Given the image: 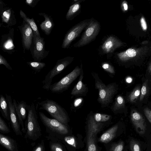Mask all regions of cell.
I'll list each match as a JSON object with an SVG mask.
<instances>
[{"label": "cell", "instance_id": "9", "mask_svg": "<svg viewBox=\"0 0 151 151\" xmlns=\"http://www.w3.org/2000/svg\"><path fill=\"white\" fill-rule=\"evenodd\" d=\"M91 19H85L73 27L66 34L63 40L62 47L68 48L71 42L76 38L88 25Z\"/></svg>", "mask_w": 151, "mask_h": 151}, {"label": "cell", "instance_id": "34", "mask_svg": "<svg viewBox=\"0 0 151 151\" xmlns=\"http://www.w3.org/2000/svg\"><path fill=\"white\" fill-rule=\"evenodd\" d=\"M64 141L68 145L76 147V143L75 138L72 136H66L64 138Z\"/></svg>", "mask_w": 151, "mask_h": 151}, {"label": "cell", "instance_id": "43", "mask_svg": "<svg viewBox=\"0 0 151 151\" xmlns=\"http://www.w3.org/2000/svg\"><path fill=\"white\" fill-rule=\"evenodd\" d=\"M124 9L125 10H127L128 9V6L127 4L124 3L123 4Z\"/></svg>", "mask_w": 151, "mask_h": 151}, {"label": "cell", "instance_id": "18", "mask_svg": "<svg viewBox=\"0 0 151 151\" xmlns=\"http://www.w3.org/2000/svg\"><path fill=\"white\" fill-rule=\"evenodd\" d=\"M0 144L9 151H18L16 141L13 139L0 134Z\"/></svg>", "mask_w": 151, "mask_h": 151}, {"label": "cell", "instance_id": "12", "mask_svg": "<svg viewBox=\"0 0 151 151\" xmlns=\"http://www.w3.org/2000/svg\"><path fill=\"white\" fill-rule=\"evenodd\" d=\"M6 98L9 106L10 121L12 129L16 135H22V133L20 128V125L12 97L10 95L6 94Z\"/></svg>", "mask_w": 151, "mask_h": 151}, {"label": "cell", "instance_id": "36", "mask_svg": "<svg viewBox=\"0 0 151 151\" xmlns=\"http://www.w3.org/2000/svg\"><path fill=\"white\" fill-rule=\"evenodd\" d=\"M50 148L52 151H63L61 145L57 143H52L50 145Z\"/></svg>", "mask_w": 151, "mask_h": 151}, {"label": "cell", "instance_id": "15", "mask_svg": "<svg viewBox=\"0 0 151 151\" xmlns=\"http://www.w3.org/2000/svg\"><path fill=\"white\" fill-rule=\"evenodd\" d=\"M15 108L17 114L19 122L22 127V130L24 133L26 132L23 120L27 116L28 105L24 101H22L18 103L14 99L13 100Z\"/></svg>", "mask_w": 151, "mask_h": 151}, {"label": "cell", "instance_id": "35", "mask_svg": "<svg viewBox=\"0 0 151 151\" xmlns=\"http://www.w3.org/2000/svg\"><path fill=\"white\" fill-rule=\"evenodd\" d=\"M3 65L8 69L12 70V69L6 60L1 55H0V65Z\"/></svg>", "mask_w": 151, "mask_h": 151}, {"label": "cell", "instance_id": "41", "mask_svg": "<svg viewBox=\"0 0 151 151\" xmlns=\"http://www.w3.org/2000/svg\"><path fill=\"white\" fill-rule=\"evenodd\" d=\"M141 27L143 30H146L147 29V25L145 20L143 17H142L140 19Z\"/></svg>", "mask_w": 151, "mask_h": 151}, {"label": "cell", "instance_id": "20", "mask_svg": "<svg viewBox=\"0 0 151 151\" xmlns=\"http://www.w3.org/2000/svg\"><path fill=\"white\" fill-rule=\"evenodd\" d=\"M39 14L43 16L45 19L40 24V27L46 35H49L54 26L53 21L51 17L44 13H40Z\"/></svg>", "mask_w": 151, "mask_h": 151}, {"label": "cell", "instance_id": "2", "mask_svg": "<svg viewBox=\"0 0 151 151\" xmlns=\"http://www.w3.org/2000/svg\"><path fill=\"white\" fill-rule=\"evenodd\" d=\"M39 110L46 111L54 119L66 124L68 121V114L65 109L55 101L48 99L38 102Z\"/></svg>", "mask_w": 151, "mask_h": 151}, {"label": "cell", "instance_id": "44", "mask_svg": "<svg viewBox=\"0 0 151 151\" xmlns=\"http://www.w3.org/2000/svg\"><path fill=\"white\" fill-rule=\"evenodd\" d=\"M149 73L151 75V65H150L149 68Z\"/></svg>", "mask_w": 151, "mask_h": 151}, {"label": "cell", "instance_id": "22", "mask_svg": "<svg viewBox=\"0 0 151 151\" xmlns=\"http://www.w3.org/2000/svg\"><path fill=\"white\" fill-rule=\"evenodd\" d=\"M0 111L3 116L8 121L10 120L9 109L6 98L1 94L0 96Z\"/></svg>", "mask_w": 151, "mask_h": 151}, {"label": "cell", "instance_id": "21", "mask_svg": "<svg viewBox=\"0 0 151 151\" xmlns=\"http://www.w3.org/2000/svg\"><path fill=\"white\" fill-rule=\"evenodd\" d=\"M118 127L116 125L109 129L101 135L99 141L105 143L109 142L115 137Z\"/></svg>", "mask_w": 151, "mask_h": 151}, {"label": "cell", "instance_id": "42", "mask_svg": "<svg viewBox=\"0 0 151 151\" xmlns=\"http://www.w3.org/2000/svg\"><path fill=\"white\" fill-rule=\"evenodd\" d=\"M132 79L130 77H128L126 79V81L127 82L129 83L131 82L132 81Z\"/></svg>", "mask_w": 151, "mask_h": 151}, {"label": "cell", "instance_id": "37", "mask_svg": "<svg viewBox=\"0 0 151 151\" xmlns=\"http://www.w3.org/2000/svg\"><path fill=\"white\" fill-rule=\"evenodd\" d=\"M45 147L43 140H42L40 143L35 147L32 151H45Z\"/></svg>", "mask_w": 151, "mask_h": 151}, {"label": "cell", "instance_id": "8", "mask_svg": "<svg viewBox=\"0 0 151 151\" xmlns=\"http://www.w3.org/2000/svg\"><path fill=\"white\" fill-rule=\"evenodd\" d=\"M39 115L42 122L47 129L59 134L68 133V130L65 124L54 119L48 117L42 112H39Z\"/></svg>", "mask_w": 151, "mask_h": 151}, {"label": "cell", "instance_id": "13", "mask_svg": "<svg viewBox=\"0 0 151 151\" xmlns=\"http://www.w3.org/2000/svg\"><path fill=\"white\" fill-rule=\"evenodd\" d=\"M22 34V42L24 50H29L32 43L34 33L30 25L23 20V24L20 28Z\"/></svg>", "mask_w": 151, "mask_h": 151}, {"label": "cell", "instance_id": "10", "mask_svg": "<svg viewBox=\"0 0 151 151\" xmlns=\"http://www.w3.org/2000/svg\"><path fill=\"white\" fill-rule=\"evenodd\" d=\"M33 39L34 47L33 58L34 61L40 62L46 57L49 51L45 50V43L43 37H38L34 34Z\"/></svg>", "mask_w": 151, "mask_h": 151}, {"label": "cell", "instance_id": "16", "mask_svg": "<svg viewBox=\"0 0 151 151\" xmlns=\"http://www.w3.org/2000/svg\"><path fill=\"white\" fill-rule=\"evenodd\" d=\"M122 45V42L113 36L109 37L101 46L103 52L105 53L113 52Z\"/></svg>", "mask_w": 151, "mask_h": 151}, {"label": "cell", "instance_id": "19", "mask_svg": "<svg viewBox=\"0 0 151 151\" xmlns=\"http://www.w3.org/2000/svg\"><path fill=\"white\" fill-rule=\"evenodd\" d=\"M13 30L9 33L3 35L2 38L1 45L2 50L9 53V52H12V50H13L14 48L12 39L13 34L12 35V33L14 32Z\"/></svg>", "mask_w": 151, "mask_h": 151}, {"label": "cell", "instance_id": "30", "mask_svg": "<svg viewBox=\"0 0 151 151\" xmlns=\"http://www.w3.org/2000/svg\"><path fill=\"white\" fill-rule=\"evenodd\" d=\"M0 131L3 133H8L10 132V130L5 122L0 116Z\"/></svg>", "mask_w": 151, "mask_h": 151}, {"label": "cell", "instance_id": "11", "mask_svg": "<svg viewBox=\"0 0 151 151\" xmlns=\"http://www.w3.org/2000/svg\"><path fill=\"white\" fill-rule=\"evenodd\" d=\"M0 15L2 20V24L5 26L9 27L16 24L14 12L12 8L7 6L1 1L0 2Z\"/></svg>", "mask_w": 151, "mask_h": 151}, {"label": "cell", "instance_id": "28", "mask_svg": "<svg viewBox=\"0 0 151 151\" xmlns=\"http://www.w3.org/2000/svg\"><path fill=\"white\" fill-rule=\"evenodd\" d=\"M140 86L136 87L131 92L128 96L129 101L132 103H135L140 97L141 92Z\"/></svg>", "mask_w": 151, "mask_h": 151}, {"label": "cell", "instance_id": "31", "mask_svg": "<svg viewBox=\"0 0 151 151\" xmlns=\"http://www.w3.org/2000/svg\"><path fill=\"white\" fill-rule=\"evenodd\" d=\"M148 80H146L143 83L141 89L140 94L139 97V101H142L147 93Z\"/></svg>", "mask_w": 151, "mask_h": 151}, {"label": "cell", "instance_id": "14", "mask_svg": "<svg viewBox=\"0 0 151 151\" xmlns=\"http://www.w3.org/2000/svg\"><path fill=\"white\" fill-rule=\"evenodd\" d=\"M130 117L136 132L141 134H144L146 129V123L142 115L136 110H132L131 112Z\"/></svg>", "mask_w": 151, "mask_h": 151}, {"label": "cell", "instance_id": "26", "mask_svg": "<svg viewBox=\"0 0 151 151\" xmlns=\"http://www.w3.org/2000/svg\"><path fill=\"white\" fill-rule=\"evenodd\" d=\"M125 101L123 97L121 95L118 96L116 98L112 109L115 111L124 107Z\"/></svg>", "mask_w": 151, "mask_h": 151}, {"label": "cell", "instance_id": "1", "mask_svg": "<svg viewBox=\"0 0 151 151\" xmlns=\"http://www.w3.org/2000/svg\"><path fill=\"white\" fill-rule=\"evenodd\" d=\"M27 112V119L25 123L26 131L25 137L35 141L40 137L42 134L36 109L34 103L28 105Z\"/></svg>", "mask_w": 151, "mask_h": 151}, {"label": "cell", "instance_id": "6", "mask_svg": "<svg viewBox=\"0 0 151 151\" xmlns=\"http://www.w3.org/2000/svg\"><path fill=\"white\" fill-rule=\"evenodd\" d=\"M74 57H67L58 60L54 67L46 75L42 81V88L49 91L53 78L60 74L73 61Z\"/></svg>", "mask_w": 151, "mask_h": 151}, {"label": "cell", "instance_id": "29", "mask_svg": "<svg viewBox=\"0 0 151 151\" xmlns=\"http://www.w3.org/2000/svg\"><path fill=\"white\" fill-rule=\"evenodd\" d=\"M93 117L96 122H101L108 121L110 119L111 116L106 114L97 113L94 114Z\"/></svg>", "mask_w": 151, "mask_h": 151}, {"label": "cell", "instance_id": "24", "mask_svg": "<svg viewBox=\"0 0 151 151\" xmlns=\"http://www.w3.org/2000/svg\"><path fill=\"white\" fill-rule=\"evenodd\" d=\"M81 7L80 2H77L69 7V9L66 15L67 20L72 19L77 13L79 11Z\"/></svg>", "mask_w": 151, "mask_h": 151}, {"label": "cell", "instance_id": "5", "mask_svg": "<svg viewBox=\"0 0 151 151\" xmlns=\"http://www.w3.org/2000/svg\"><path fill=\"white\" fill-rule=\"evenodd\" d=\"M86 28L80 39L73 45L74 47H83L93 40L100 31V25L97 20L91 19Z\"/></svg>", "mask_w": 151, "mask_h": 151}, {"label": "cell", "instance_id": "4", "mask_svg": "<svg viewBox=\"0 0 151 151\" xmlns=\"http://www.w3.org/2000/svg\"><path fill=\"white\" fill-rule=\"evenodd\" d=\"M81 67L76 66L70 73L59 81L51 84L49 90L52 93H62L66 90L71 83L80 75Z\"/></svg>", "mask_w": 151, "mask_h": 151}, {"label": "cell", "instance_id": "17", "mask_svg": "<svg viewBox=\"0 0 151 151\" xmlns=\"http://www.w3.org/2000/svg\"><path fill=\"white\" fill-rule=\"evenodd\" d=\"M81 72L78 82L74 86L71 93V94L73 96L83 94L84 93H86L87 89L86 85L82 81L83 78V72L82 64L81 65Z\"/></svg>", "mask_w": 151, "mask_h": 151}, {"label": "cell", "instance_id": "23", "mask_svg": "<svg viewBox=\"0 0 151 151\" xmlns=\"http://www.w3.org/2000/svg\"><path fill=\"white\" fill-rule=\"evenodd\" d=\"M20 14L23 20L27 23L31 27L33 31L34 34L38 37H41L38 28L34 19L33 18L30 19L27 17L24 13L22 10L20 11Z\"/></svg>", "mask_w": 151, "mask_h": 151}, {"label": "cell", "instance_id": "32", "mask_svg": "<svg viewBox=\"0 0 151 151\" xmlns=\"http://www.w3.org/2000/svg\"><path fill=\"white\" fill-rule=\"evenodd\" d=\"M130 147L131 151H141L139 143L133 139L130 141Z\"/></svg>", "mask_w": 151, "mask_h": 151}, {"label": "cell", "instance_id": "33", "mask_svg": "<svg viewBox=\"0 0 151 151\" xmlns=\"http://www.w3.org/2000/svg\"><path fill=\"white\" fill-rule=\"evenodd\" d=\"M102 67L105 70L110 73L114 74L115 73L114 67L108 63H103L102 65Z\"/></svg>", "mask_w": 151, "mask_h": 151}, {"label": "cell", "instance_id": "38", "mask_svg": "<svg viewBox=\"0 0 151 151\" xmlns=\"http://www.w3.org/2000/svg\"><path fill=\"white\" fill-rule=\"evenodd\" d=\"M124 145L123 142H121L113 147L111 151H122Z\"/></svg>", "mask_w": 151, "mask_h": 151}, {"label": "cell", "instance_id": "40", "mask_svg": "<svg viewBox=\"0 0 151 151\" xmlns=\"http://www.w3.org/2000/svg\"><path fill=\"white\" fill-rule=\"evenodd\" d=\"M40 0H26V3L32 7H34Z\"/></svg>", "mask_w": 151, "mask_h": 151}, {"label": "cell", "instance_id": "39", "mask_svg": "<svg viewBox=\"0 0 151 151\" xmlns=\"http://www.w3.org/2000/svg\"><path fill=\"white\" fill-rule=\"evenodd\" d=\"M144 112L145 116L151 124V110L146 108L144 109Z\"/></svg>", "mask_w": 151, "mask_h": 151}, {"label": "cell", "instance_id": "7", "mask_svg": "<svg viewBox=\"0 0 151 151\" xmlns=\"http://www.w3.org/2000/svg\"><path fill=\"white\" fill-rule=\"evenodd\" d=\"M102 126V123L95 120L93 116H90L88 121L87 138L88 151H97L95 137Z\"/></svg>", "mask_w": 151, "mask_h": 151}, {"label": "cell", "instance_id": "3", "mask_svg": "<svg viewBox=\"0 0 151 151\" xmlns=\"http://www.w3.org/2000/svg\"><path fill=\"white\" fill-rule=\"evenodd\" d=\"M95 74V88L99 90V96L98 101L101 104L103 108L107 106L111 102L117 88L114 83L106 85L100 79L98 76Z\"/></svg>", "mask_w": 151, "mask_h": 151}, {"label": "cell", "instance_id": "27", "mask_svg": "<svg viewBox=\"0 0 151 151\" xmlns=\"http://www.w3.org/2000/svg\"><path fill=\"white\" fill-rule=\"evenodd\" d=\"M27 64L33 70L37 72H40L46 65L45 63L40 62H28Z\"/></svg>", "mask_w": 151, "mask_h": 151}, {"label": "cell", "instance_id": "25", "mask_svg": "<svg viewBox=\"0 0 151 151\" xmlns=\"http://www.w3.org/2000/svg\"><path fill=\"white\" fill-rule=\"evenodd\" d=\"M136 53V52L134 50L129 48L125 52L118 54L117 55L120 60L125 61L129 58L135 57Z\"/></svg>", "mask_w": 151, "mask_h": 151}]
</instances>
